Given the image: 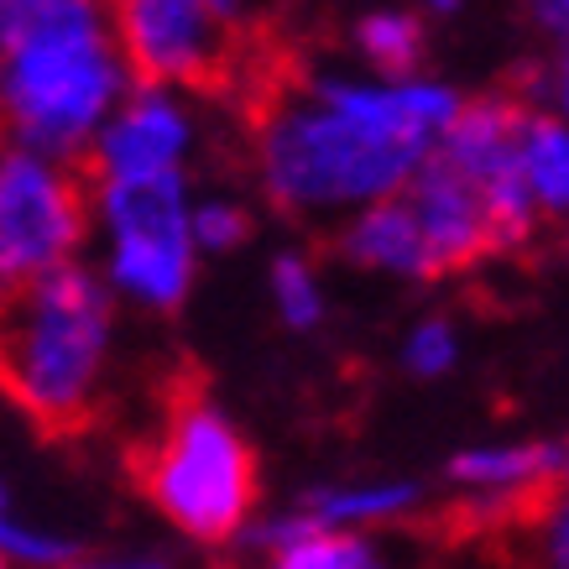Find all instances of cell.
I'll return each instance as SVG.
<instances>
[{
	"label": "cell",
	"mask_w": 569,
	"mask_h": 569,
	"mask_svg": "<svg viewBox=\"0 0 569 569\" xmlns=\"http://www.w3.org/2000/svg\"><path fill=\"white\" fill-rule=\"evenodd\" d=\"M528 104L507 100V94H486V100H466L445 141L433 147V157L449 173H460L470 193L481 199L486 236L491 251H522L538 230V209L522 189L518 173V137Z\"/></svg>",
	"instance_id": "ba28073f"
},
{
	"label": "cell",
	"mask_w": 569,
	"mask_h": 569,
	"mask_svg": "<svg viewBox=\"0 0 569 569\" xmlns=\"http://www.w3.org/2000/svg\"><path fill=\"white\" fill-rule=\"evenodd\" d=\"M116 356V303L84 267L0 298V392L48 433H73L100 413Z\"/></svg>",
	"instance_id": "3957f363"
},
{
	"label": "cell",
	"mask_w": 569,
	"mask_h": 569,
	"mask_svg": "<svg viewBox=\"0 0 569 569\" xmlns=\"http://www.w3.org/2000/svg\"><path fill=\"white\" fill-rule=\"evenodd\" d=\"M110 27L141 89H214L251 63L241 21L204 0H131Z\"/></svg>",
	"instance_id": "52a82bcc"
},
{
	"label": "cell",
	"mask_w": 569,
	"mask_h": 569,
	"mask_svg": "<svg viewBox=\"0 0 569 569\" xmlns=\"http://www.w3.org/2000/svg\"><path fill=\"white\" fill-rule=\"evenodd\" d=\"M193 141V110L173 89H137L126 94L100 137L89 141V178L94 183H141V178H183Z\"/></svg>",
	"instance_id": "9c48e42d"
},
{
	"label": "cell",
	"mask_w": 569,
	"mask_h": 569,
	"mask_svg": "<svg viewBox=\"0 0 569 569\" xmlns=\"http://www.w3.org/2000/svg\"><path fill=\"white\" fill-rule=\"evenodd\" d=\"M0 512H11V497H6V481H0Z\"/></svg>",
	"instance_id": "484cf974"
},
{
	"label": "cell",
	"mask_w": 569,
	"mask_h": 569,
	"mask_svg": "<svg viewBox=\"0 0 569 569\" xmlns=\"http://www.w3.org/2000/svg\"><path fill=\"white\" fill-rule=\"evenodd\" d=\"M69 569H168L157 559H73Z\"/></svg>",
	"instance_id": "cb8c5ba5"
},
{
	"label": "cell",
	"mask_w": 569,
	"mask_h": 569,
	"mask_svg": "<svg viewBox=\"0 0 569 569\" xmlns=\"http://www.w3.org/2000/svg\"><path fill=\"white\" fill-rule=\"evenodd\" d=\"M189 230H193V251H236V246L251 236V214H246L236 199H199L189 209Z\"/></svg>",
	"instance_id": "d6986e66"
},
{
	"label": "cell",
	"mask_w": 569,
	"mask_h": 569,
	"mask_svg": "<svg viewBox=\"0 0 569 569\" xmlns=\"http://www.w3.org/2000/svg\"><path fill=\"white\" fill-rule=\"evenodd\" d=\"M94 220L104 241V288L152 313H173L193 282V230L183 178L94 183Z\"/></svg>",
	"instance_id": "5b68a950"
},
{
	"label": "cell",
	"mask_w": 569,
	"mask_h": 569,
	"mask_svg": "<svg viewBox=\"0 0 569 569\" xmlns=\"http://www.w3.org/2000/svg\"><path fill=\"white\" fill-rule=\"evenodd\" d=\"M257 543L267 553V569H397L361 533H319L298 512L257 528Z\"/></svg>",
	"instance_id": "4fadbf2b"
},
{
	"label": "cell",
	"mask_w": 569,
	"mask_h": 569,
	"mask_svg": "<svg viewBox=\"0 0 569 569\" xmlns=\"http://www.w3.org/2000/svg\"><path fill=\"white\" fill-rule=\"evenodd\" d=\"M0 565L6 569H69L73 543L63 533H48L37 522L0 512Z\"/></svg>",
	"instance_id": "e0dca14e"
},
{
	"label": "cell",
	"mask_w": 569,
	"mask_h": 569,
	"mask_svg": "<svg viewBox=\"0 0 569 569\" xmlns=\"http://www.w3.org/2000/svg\"><path fill=\"white\" fill-rule=\"evenodd\" d=\"M402 204L413 209L418 236L429 246L433 277L460 272V267H470V261H481L491 251L481 199L470 193V183L460 173H449L439 157H429L413 173V183L402 189Z\"/></svg>",
	"instance_id": "8fae6325"
},
{
	"label": "cell",
	"mask_w": 569,
	"mask_h": 569,
	"mask_svg": "<svg viewBox=\"0 0 569 569\" xmlns=\"http://www.w3.org/2000/svg\"><path fill=\"white\" fill-rule=\"evenodd\" d=\"M449 481L460 486V518L470 522H528L538 501L559 486L553 445H476L449 460Z\"/></svg>",
	"instance_id": "30bf717a"
},
{
	"label": "cell",
	"mask_w": 569,
	"mask_h": 569,
	"mask_svg": "<svg viewBox=\"0 0 569 569\" xmlns=\"http://www.w3.org/2000/svg\"><path fill=\"white\" fill-rule=\"evenodd\" d=\"M116 27L84 0H0V131L27 152H89L110 110L126 100Z\"/></svg>",
	"instance_id": "7a4b0ae2"
},
{
	"label": "cell",
	"mask_w": 569,
	"mask_h": 569,
	"mask_svg": "<svg viewBox=\"0 0 569 569\" xmlns=\"http://www.w3.org/2000/svg\"><path fill=\"white\" fill-rule=\"evenodd\" d=\"M543 100H549V116L569 126V48H559V58L543 73Z\"/></svg>",
	"instance_id": "7402d4cb"
},
{
	"label": "cell",
	"mask_w": 569,
	"mask_h": 569,
	"mask_svg": "<svg viewBox=\"0 0 569 569\" xmlns=\"http://www.w3.org/2000/svg\"><path fill=\"white\" fill-rule=\"evenodd\" d=\"M402 361H408L413 377H445L449 366L460 361V335H455V325H449V319H423V325H413L408 346H402Z\"/></svg>",
	"instance_id": "44dd1931"
},
{
	"label": "cell",
	"mask_w": 569,
	"mask_h": 569,
	"mask_svg": "<svg viewBox=\"0 0 569 569\" xmlns=\"http://www.w3.org/2000/svg\"><path fill=\"white\" fill-rule=\"evenodd\" d=\"M533 17L543 32L559 37V48H569V0H543V6H533Z\"/></svg>",
	"instance_id": "603a6c76"
},
{
	"label": "cell",
	"mask_w": 569,
	"mask_h": 569,
	"mask_svg": "<svg viewBox=\"0 0 569 569\" xmlns=\"http://www.w3.org/2000/svg\"><path fill=\"white\" fill-rule=\"evenodd\" d=\"M272 298L282 319L293 329H313L325 319V288H319V272H313V261L303 257H277L272 261Z\"/></svg>",
	"instance_id": "ac0fdd59"
},
{
	"label": "cell",
	"mask_w": 569,
	"mask_h": 569,
	"mask_svg": "<svg viewBox=\"0 0 569 569\" xmlns=\"http://www.w3.org/2000/svg\"><path fill=\"white\" fill-rule=\"evenodd\" d=\"M559 486H569V449H559Z\"/></svg>",
	"instance_id": "d4e9b609"
},
{
	"label": "cell",
	"mask_w": 569,
	"mask_h": 569,
	"mask_svg": "<svg viewBox=\"0 0 569 569\" xmlns=\"http://www.w3.org/2000/svg\"><path fill=\"white\" fill-rule=\"evenodd\" d=\"M137 481L178 533L224 543L251 522L257 455L204 392H173L152 439L137 449Z\"/></svg>",
	"instance_id": "277c9868"
},
{
	"label": "cell",
	"mask_w": 569,
	"mask_h": 569,
	"mask_svg": "<svg viewBox=\"0 0 569 569\" xmlns=\"http://www.w3.org/2000/svg\"><path fill=\"white\" fill-rule=\"evenodd\" d=\"M0 569H6V565H0Z\"/></svg>",
	"instance_id": "4316f807"
},
{
	"label": "cell",
	"mask_w": 569,
	"mask_h": 569,
	"mask_svg": "<svg viewBox=\"0 0 569 569\" xmlns=\"http://www.w3.org/2000/svg\"><path fill=\"white\" fill-rule=\"evenodd\" d=\"M528 538L538 569H569V486H553L528 512Z\"/></svg>",
	"instance_id": "ffe728a7"
},
{
	"label": "cell",
	"mask_w": 569,
	"mask_h": 569,
	"mask_svg": "<svg viewBox=\"0 0 569 569\" xmlns=\"http://www.w3.org/2000/svg\"><path fill=\"white\" fill-rule=\"evenodd\" d=\"M356 48L377 69V79H413L423 58V21L408 11H371L356 27Z\"/></svg>",
	"instance_id": "2e32d148"
},
{
	"label": "cell",
	"mask_w": 569,
	"mask_h": 569,
	"mask_svg": "<svg viewBox=\"0 0 569 569\" xmlns=\"http://www.w3.org/2000/svg\"><path fill=\"white\" fill-rule=\"evenodd\" d=\"M433 79H277L251 110V147L267 199L288 214H361L397 199L460 116Z\"/></svg>",
	"instance_id": "6da1fadb"
},
{
	"label": "cell",
	"mask_w": 569,
	"mask_h": 569,
	"mask_svg": "<svg viewBox=\"0 0 569 569\" xmlns=\"http://www.w3.org/2000/svg\"><path fill=\"white\" fill-rule=\"evenodd\" d=\"M340 251H346L356 267H371V272H392V277H433L429 246L418 236L413 209L397 199H381V204L350 214L346 236H340Z\"/></svg>",
	"instance_id": "7c38bea8"
},
{
	"label": "cell",
	"mask_w": 569,
	"mask_h": 569,
	"mask_svg": "<svg viewBox=\"0 0 569 569\" xmlns=\"http://www.w3.org/2000/svg\"><path fill=\"white\" fill-rule=\"evenodd\" d=\"M89 236V193L73 162L0 141V298L73 267Z\"/></svg>",
	"instance_id": "8992f818"
},
{
	"label": "cell",
	"mask_w": 569,
	"mask_h": 569,
	"mask_svg": "<svg viewBox=\"0 0 569 569\" xmlns=\"http://www.w3.org/2000/svg\"><path fill=\"white\" fill-rule=\"evenodd\" d=\"M518 173L538 220H569V126L549 110H528L518 137Z\"/></svg>",
	"instance_id": "9a60e30c"
},
{
	"label": "cell",
	"mask_w": 569,
	"mask_h": 569,
	"mask_svg": "<svg viewBox=\"0 0 569 569\" xmlns=\"http://www.w3.org/2000/svg\"><path fill=\"white\" fill-rule=\"evenodd\" d=\"M423 491L413 481H346L313 491L298 518L319 533H361V528H387L413 512Z\"/></svg>",
	"instance_id": "5bb4252c"
}]
</instances>
